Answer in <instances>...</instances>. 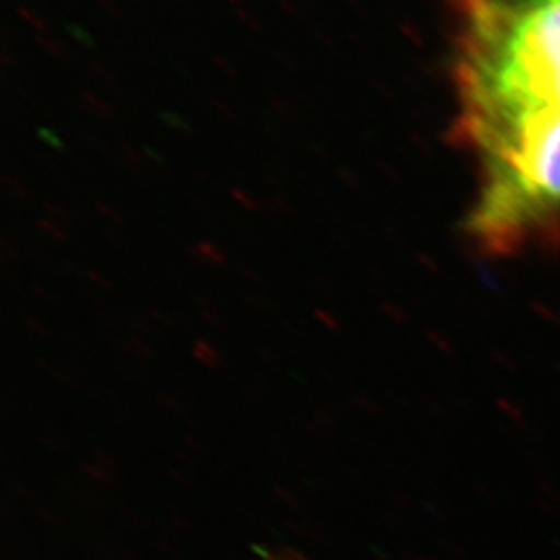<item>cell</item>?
Here are the masks:
<instances>
[{"instance_id": "3957f363", "label": "cell", "mask_w": 560, "mask_h": 560, "mask_svg": "<svg viewBox=\"0 0 560 560\" xmlns=\"http://www.w3.org/2000/svg\"><path fill=\"white\" fill-rule=\"evenodd\" d=\"M525 4H550V7H560V0H520Z\"/></svg>"}, {"instance_id": "7a4b0ae2", "label": "cell", "mask_w": 560, "mask_h": 560, "mask_svg": "<svg viewBox=\"0 0 560 560\" xmlns=\"http://www.w3.org/2000/svg\"><path fill=\"white\" fill-rule=\"evenodd\" d=\"M467 140L481 156L480 200L469 231L483 245H511L560 208V108L506 120Z\"/></svg>"}, {"instance_id": "277c9868", "label": "cell", "mask_w": 560, "mask_h": 560, "mask_svg": "<svg viewBox=\"0 0 560 560\" xmlns=\"http://www.w3.org/2000/svg\"><path fill=\"white\" fill-rule=\"evenodd\" d=\"M266 560H289V559H284V557H270V555H268V557H266Z\"/></svg>"}, {"instance_id": "6da1fadb", "label": "cell", "mask_w": 560, "mask_h": 560, "mask_svg": "<svg viewBox=\"0 0 560 560\" xmlns=\"http://www.w3.org/2000/svg\"><path fill=\"white\" fill-rule=\"evenodd\" d=\"M460 129L560 108V7L460 0Z\"/></svg>"}]
</instances>
